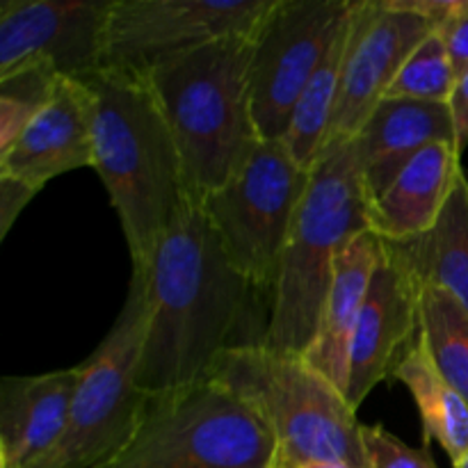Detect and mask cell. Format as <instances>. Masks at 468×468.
Segmentation results:
<instances>
[{"instance_id": "obj_1", "label": "cell", "mask_w": 468, "mask_h": 468, "mask_svg": "<svg viewBox=\"0 0 468 468\" xmlns=\"http://www.w3.org/2000/svg\"><path fill=\"white\" fill-rule=\"evenodd\" d=\"M144 282L149 309L137 384L146 396L206 382L224 355L261 343L247 323L263 292L233 265L201 206L183 204Z\"/></svg>"}, {"instance_id": "obj_2", "label": "cell", "mask_w": 468, "mask_h": 468, "mask_svg": "<svg viewBox=\"0 0 468 468\" xmlns=\"http://www.w3.org/2000/svg\"><path fill=\"white\" fill-rule=\"evenodd\" d=\"M82 82L91 103V169L119 215L133 277L144 279L187 201L176 144L146 76L103 69Z\"/></svg>"}, {"instance_id": "obj_3", "label": "cell", "mask_w": 468, "mask_h": 468, "mask_svg": "<svg viewBox=\"0 0 468 468\" xmlns=\"http://www.w3.org/2000/svg\"><path fill=\"white\" fill-rule=\"evenodd\" d=\"M251 37H229L146 73L181 160L192 204L227 186L261 142L251 114Z\"/></svg>"}, {"instance_id": "obj_4", "label": "cell", "mask_w": 468, "mask_h": 468, "mask_svg": "<svg viewBox=\"0 0 468 468\" xmlns=\"http://www.w3.org/2000/svg\"><path fill=\"white\" fill-rule=\"evenodd\" d=\"M370 204L355 137L327 140L283 250L263 346L302 356L314 343L338 254L370 231Z\"/></svg>"}, {"instance_id": "obj_5", "label": "cell", "mask_w": 468, "mask_h": 468, "mask_svg": "<svg viewBox=\"0 0 468 468\" xmlns=\"http://www.w3.org/2000/svg\"><path fill=\"white\" fill-rule=\"evenodd\" d=\"M254 407L272 430L282 468L306 462H338L368 468L364 425L346 396L300 355L268 346L236 347L215 368L213 378Z\"/></svg>"}, {"instance_id": "obj_6", "label": "cell", "mask_w": 468, "mask_h": 468, "mask_svg": "<svg viewBox=\"0 0 468 468\" xmlns=\"http://www.w3.org/2000/svg\"><path fill=\"white\" fill-rule=\"evenodd\" d=\"M108 468H282L272 430L218 379L146 396L140 425Z\"/></svg>"}, {"instance_id": "obj_7", "label": "cell", "mask_w": 468, "mask_h": 468, "mask_svg": "<svg viewBox=\"0 0 468 468\" xmlns=\"http://www.w3.org/2000/svg\"><path fill=\"white\" fill-rule=\"evenodd\" d=\"M146 309V282L133 277L112 329L80 364L64 437L32 468H108L126 451L146 405L137 384Z\"/></svg>"}, {"instance_id": "obj_8", "label": "cell", "mask_w": 468, "mask_h": 468, "mask_svg": "<svg viewBox=\"0 0 468 468\" xmlns=\"http://www.w3.org/2000/svg\"><path fill=\"white\" fill-rule=\"evenodd\" d=\"M309 181L286 142L261 140L240 172L201 204L229 259L263 295L272 297Z\"/></svg>"}, {"instance_id": "obj_9", "label": "cell", "mask_w": 468, "mask_h": 468, "mask_svg": "<svg viewBox=\"0 0 468 468\" xmlns=\"http://www.w3.org/2000/svg\"><path fill=\"white\" fill-rule=\"evenodd\" d=\"M355 0H274L251 41V114L261 140H283L302 91Z\"/></svg>"}, {"instance_id": "obj_10", "label": "cell", "mask_w": 468, "mask_h": 468, "mask_svg": "<svg viewBox=\"0 0 468 468\" xmlns=\"http://www.w3.org/2000/svg\"><path fill=\"white\" fill-rule=\"evenodd\" d=\"M274 0H114L105 37V69L140 73L183 53L254 37Z\"/></svg>"}, {"instance_id": "obj_11", "label": "cell", "mask_w": 468, "mask_h": 468, "mask_svg": "<svg viewBox=\"0 0 468 468\" xmlns=\"http://www.w3.org/2000/svg\"><path fill=\"white\" fill-rule=\"evenodd\" d=\"M439 27L398 0H355L341 94L327 140H352L416 46Z\"/></svg>"}, {"instance_id": "obj_12", "label": "cell", "mask_w": 468, "mask_h": 468, "mask_svg": "<svg viewBox=\"0 0 468 468\" xmlns=\"http://www.w3.org/2000/svg\"><path fill=\"white\" fill-rule=\"evenodd\" d=\"M114 0H3L0 78L27 62H48L82 80L105 69V37Z\"/></svg>"}, {"instance_id": "obj_13", "label": "cell", "mask_w": 468, "mask_h": 468, "mask_svg": "<svg viewBox=\"0 0 468 468\" xmlns=\"http://www.w3.org/2000/svg\"><path fill=\"white\" fill-rule=\"evenodd\" d=\"M420 283L398 245L384 240L347 356L346 396L352 410L370 396L382 379L393 378L407 352L419 341Z\"/></svg>"}, {"instance_id": "obj_14", "label": "cell", "mask_w": 468, "mask_h": 468, "mask_svg": "<svg viewBox=\"0 0 468 468\" xmlns=\"http://www.w3.org/2000/svg\"><path fill=\"white\" fill-rule=\"evenodd\" d=\"M94 165L91 103L85 82L62 78L50 103L0 154V174L41 187L50 178Z\"/></svg>"}, {"instance_id": "obj_15", "label": "cell", "mask_w": 468, "mask_h": 468, "mask_svg": "<svg viewBox=\"0 0 468 468\" xmlns=\"http://www.w3.org/2000/svg\"><path fill=\"white\" fill-rule=\"evenodd\" d=\"M80 364L0 382V468H32L55 451L69 423Z\"/></svg>"}, {"instance_id": "obj_16", "label": "cell", "mask_w": 468, "mask_h": 468, "mask_svg": "<svg viewBox=\"0 0 468 468\" xmlns=\"http://www.w3.org/2000/svg\"><path fill=\"white\" fill-rule=\"evenodd\" d=\"M455 144L448 103L382 99L355 137L359 167L370 197L378 199L393 178L428 146Z\"/></svg>"}, {"instance_id": "obj_17", "label": "cell", "mask_w": 468, "mask_h": 468, "mask_svg": "<svg viewBox=\"0 0 468 468\" xmlns=\"http://www.w3.org/2000/svg\"><path fill=\"white\" fill-rule=\"evenodd\" d=\"M384 254V240L373 231L356 236L338 254L332 286L324 297L318 332L306 347L302 359L327 378L334 387L346 391L347 356H350L352 334L359 320L364 302L368 297L375 270Z\"/></svg>"}, {"instance_id": "obj_18", "label": "cell", "mask_w": 468, "mask_h": 468, "mask_svg": "<svg viewBox=\"0 0 468 468\" xmlns=\"http://www.w3.org/2000/svg\"><path fill=\"white\" fill-rule=\"evenodd\" d=\"M460 158V149L443 142L420 151L391 186L373 199L370 231L387 242H410L428 236L464 172Z\"/></svg>"}, {"instance_id": "obj_19", "label": "cell", "mask_w": 468, "mask_h": 468, "mask_svg": "<svg viewBox=\"0 0 468 468\" xmlns=\"http://www.w3.org/2000/svg\"><path fill=\"white\" fill-rule=\"evenodd\" d=\"M405 254L419 283L437 286L468 311V176L457 178L428 236L393 242Z\"/></svg>"}, {"instance_id": "obj_20", "label": "cell", "mask_w": 468, "mask_h": 468, "mask_svg": "<svg viewBox=\"0 0 468 468\" xmlns=\"http://www.w3.org/2000/svg\"><path fill=\"white\" fill-rule=\"evenodd\" d=\"M393 378L410 388L419 407L425 443L439 441V446L451 457L452 466L460 464L468 452V402L439 373L423 338L419 336Z\"/></svg>"}, {"instance_id": "obj_21", "label": "cell", "mask_w": 468, "mask_h": 468, "mask_svg": "<svg viewBox=\"0 0 468 468\" xmlns=\"http://www.w3.org/2000/svg\"><path fill=\"white\" fill-rule=\"evenodd\" d=\"M352 7H355V3H352ZM350 21L352 9L343 26L338 27L332 46L311 76L306 90L302 91L295 112H292L291 126L283 135V142L291 149L292 158L309 172L327 144L329 126H332L334 110H336L338 94H341L343 64H346L347 41H350Z\"/></svg>"}, {"instance_id": "obj_22", "label": "cell", "mask_w": 468, "mask_h": 468, "mask_svg": "<svg viewBox=\"0 0 468 468\" xmlns=\"http://www.w3.org/2000/svg\"><path fill=\"white\" fill-rule=\"evenodd\" d=\"M419 336L439 373L468 402V311L441 288L420 283Z\"/></svg>"}, {"instance_id": "obj_23", "label": "cell", "mask_w": 468, "mask_h": 468, "mask_svg": "<svg viewBox=\"0 0 468 468\" xmlns=\"http://www.w3.org/2000/svg\"><path fill=\"white\" fill-rule=\"evenodd\" d=\"M59 80L62 76L48 62H27L0 78V154L50 103Z\"/></svg>"}, {"instance_id": "obj_24", "label": "cell", "mask_w": 468, "mask_h": 468, "mask_svg": "<svg viewBox=\"0 0 468 468\" xmlns=\"http://www.w3.org/2000/svg\"><path fill=\"white\" fill-rule=\"evenodd\" d=\"M457 85V73L441 32H432L407 58L384 99H410L423 103H448Z\"/></svg>"}, {"instance_id": "obj_25", "label": "cell", "mask_w": 468, "mask_h": 468, "mask_svg": "<svg viewBox=\"0 0 468 468\" xmlns=\"http://www.w3.org/2000/svg\"><path fill=\"white\" fill-rule=\"evenodd\" d=\"M364 448L368 468H437L428 446H407L382 425H364Z\"/></svg>"}, {"instance_id": "obj_26", "label": "cell", "mask_w": 468, "mask_h": 468, "mask_svg": "<svg viewBox=\"0 0 468 468\" xmlns=\"http://www.w3.org/2000/svg\"><path fill=\"white\" fill-rule=\"evenodd\" d=\"M37 187L18 181L14 176L0 174V238H7L14 219L21 215V210L37 197Z\"/></svg>"}, {"instance_id": "obj_27", "label": "cell", "mask_w": 468, "mask_h": 468, "mask_svg": "<svg viewBox=\"0 0 468 468\" xmlns=\"http://www.w3.org/2000/svg\"><path fill=\"white\" fill-rule=\"evenodd\" d=\"M439 32H441L443 41H446L448 55H451L457 78L464 76L468 71V0L464 9L455 18H451Z\"/></svg>"}, {"instance_id": "obj_28", "label": "cell", "mask_w": 468, "mask_h": 468, "mask_svg": "<svg viewBox=\"0 0 468 468\" xmlns=\"http://www.w3.org/2000/svg\"><path fill=\"white\" fill-rule=\"evenodd\" d=\"M448 108H451L452 123H455L457 149H460V154H464L468 146V71L464 76L457 78V85L452 90L451 101H448Z\"/></svg>"}, {"instance_id": "obj_29", "label": "cell", "mask_w": 468, "mask_h": 468, "mask_svg": "<svg viewBox=\"0 0 468 468\" xmlns=\"http://www.w3.org/2000/svg\"><path fill=\"white\" fill-rule=\"evenodd\" d=\"M300 468H350L346 464H338V462H306Z\"/></svg>"}, {"instance_id": "obj_30", "label": "cell", "mask_w": 468, "mask_h": 468, "mask_svg": "<svg viewBox=\"0 0 468 468\" xmlns=\"http://www.w3.org/2000/svg\"><path fill=\"white\" fill-rule=\"evenodd\" d=\"M452 468H468V452H466V455H464V460H462L460 464H455V466H452Z\"/></svg>"}]
</instances>
